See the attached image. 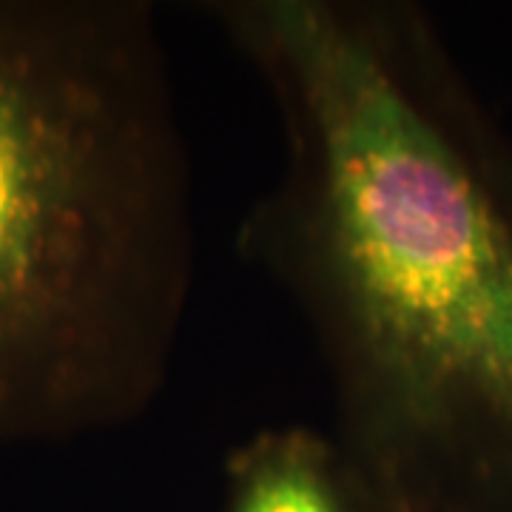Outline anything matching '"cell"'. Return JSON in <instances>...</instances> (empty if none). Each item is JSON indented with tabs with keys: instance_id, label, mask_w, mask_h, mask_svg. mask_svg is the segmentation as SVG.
<instances>
[{
	"instance_id": "cell-1",
	"label": "cell",
	"mask_w": 512,
	"mask_h": 512,
	"mask_svg": "<svg viewBox=\"0 0 512 512\" xmlns=\"http://www.w3.org/2000/svg\"><path fill=\"white\" fill-rule=\"evenodd\" d=\"M197 9L279 126L239 254L311 333L373 512H512V134L410 0Z\"/></svg>"
},
{
	"instance_id": "cell-2",
	"label": "cell",
	"mask_w": 512,
	"mask_h": 512,
	"mask_svg": "<svg viewBox=\"0 0 512 512\" xmlns=\"http://www.w3.org/2000/svg\"><path fill=\"white\" fill-rule=\"evenodd\" d=\"M194 177L148 0H0V447L140 421L180 353Z\"/></svg>"
},
{
	"instance_id": "cell-3",
	"label": "cell",
	"mask_w": 512,
	"mask_h": 512,
	"mask_svg": "<svg viewBox=\"0 0 512 512\" xmlns=\"http://www.w3.org/2000/svg\"><path fill=\"white\" fill-rule=\"evenodd\" d=\"M220 512H373L328 430L265 427L222 467Z\"/></svg>"
}]
</instances>
